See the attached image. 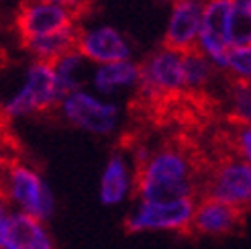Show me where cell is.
Listing matches in <instances>:
<instances>
[{
  "instance_id": "9a60e30c",
  "label": "cell",
  "mask_w": 251,
  "mask_h": 249,
  "mask_svg": "<svg viewBox=\"0 0 251 249\" xmlns=\"http://www.w3.org/2000/svg\"><path fill=\"white\" fill-rule=\"evenodd\" d=\"M78 33H80V23L72 25V27L45 35V37H35V39L21 41L23 51L31 57V61H45V64H53L66 53L74 51L78 43Z\"/></svg>"
},
{
  "instance_id": "e0dca14e",
  "label": "cell",
  "mask_w": 251,
  "mask_h": 249,
  "mask_svg": "<svg viewBox=\"0 0 251 249\" xmlns=\"http://www.w3.org/2000/svg\"><path fill=\"white\" fill-rule=\"evenodd\" d=\"M235 12V0H206L202 12V33L229 43V27Z\"/></svg>"
},
{
  "instance_id": "52a82bcc",
  "label": "cell",
  "mask_w": 251,
  "mask_h": 249,
  "mask_svg": "<svg viewBox=\"0 0 251 249\" xmlns=\"http://www.w3.org/2000/svg\"><path fill=\"white\" fill-rule=\"evenodd\" d=\"M76 49L90 66H104L133 59V45L121 29L106 23L80 25Z\"/></svg>"
},
{
  "instance_id": "9c48e42d",
  "label": "cell",
  "mask_w": 251,
  "mask_h": 249,
  "mask_svg": "<svg viewBox=\"0 0 251 249\" xmlns=\"http://www.w3.org/2000/svg\"><path fill=\"white\" fill-rule=\"evenodd\" d=\"M208 198H215L237 210H251V166L233 157L217 168L208 182Z\"/></svg>"
},
{
  "instance_id": "8fae6325",
  "label": "cell",
  "mask_w": 251,
  "mask_h": 249,
  "mask_svg": "<svg viewBox=\"0 0 251 249\" xmlns=\"http://www.w3.org/2000/svg\"><path fill=\"white\" fill-rule=\"evenodd\" d=\"M204 2L198 0H172L168 25L164 33V45L180 53L194 51L198 37L202 33Z\"/></svg>"
},
{
  "instance_id": "2e32d148",
  "label": "cell",
  "mask_w": 251,
  "mask_h": 249,
  "mask_svg": "<svg viewBox=\"0 0 251 249\" xmlns=\"http://www.w3.org/2000/svg\"><path fill=\"white\" fill-rule=\"evenodd\" d=\"M51 66L55 72L59 90L64 96L86 88V82H90L92 66L84 59V55L78 51V49H74V51L66 53L64 57H59Z\"/></svg>"
},
{
  "instance_id": "5bb4252c",
  "label": "cell",
  "mask_w": 251,
  "mask_h": 249,
  "mask_svg": "<svg viewBox=\"0 0 251 249\" xmlns=\"http://www.w3.org/2000/svg\"><path fill=\"white\" fill-rule=\"evenodd\" d=\"M243 213L229 204H225L215 198H204L202 202L196 204L192 229L206 237H223V235H231L241 225Z\"/></svg>"
},
{
  "instance_id": "5b68a950",
  "label": "cell",
  "mask_w": 251,
  "mask_h": 249,
  "mask_svg": "<svg viewBox=\"0 0 251 249\" xmlns=\"http://www.w3.org/2000/svg\"><path fill=\"white\" fill-rule=\"evenodd\" d=\"M184 88V53L161 45L141 61V84L137 92L143 98L172 96Z\"/></svg>"
},
{
  "instance_id": "6da1fadb",
  "label": "cell",
  "mask_w": 251,
  "mask_h": 249,
  "mask_svg": "<svg viewBox=\"0 0 251 249\" xmlns=\"http://www.w3.org/2000/svg\"><path fill=\"white\" fill-rule=\"evenodd\" d=\"M137 196L145 202H172L192 198V164L176 147L157 149L137 168Z\"/></svg>"
},
{
  "instance_id": "277c9868",
  "label": "cell",
  "mask_w": 251,
  "mask_h": 249,
  "mask_svg": "<svg viewBox=\"0 0 251 249\" xmlns=\"http://www.w3.org/2000/svg\"><path fill=\"white\" fill-rule=\"evenodd\" d=\"M6 200L25 215L49 221L55 213V196L49 184L35 168L23 161H10L4 172Z\"/></svg>"
},
{
  "instance_id": "7a4b0ae2",
  "label": "cell",
  "mask_w": 251,
  "mask_h": 249,
  "mask_svg": "<svg viewBox=\"0 0 251 249\" xmlns=\"http://www.w3.org/2000/svg\"><path fill=\"white\" fill-rule=\"evenodd\" d=\"M61 100L64 94L59 90L53 66L45 61H31L23 74L19 88L2 102V115L8 121H17L53 110Z\"/></svg>"
},
{
  "instance_id": "d6986e66",
  "label": "cell",
  "mask_w": 251,
  "mask_h": 249,
  "mask_svg": "<svg viewBox=\"0 0 251 249\" xmlns=\"http://www.w3.org/2000/svg\"><path fill=\"white\" fill-rule=\"evenodd\" d=\"M227 106L229 117L237 123V127H251V84L233 82Z\"/></svg>"
},
{
  "instance_id": "603a6c76",
  "label": "cell",
  "mask_w": 251,
  "mask_h": 249,
  "mask_svg": "<svg viewBox=\"0 0 251 249\" xmlns=\"http://www.w3.org/2000/svg\"><path fill=\"white\" fill-rule=\"evenodd\" d=\"M49 2H55V4H59V6H64V8L72 10V12H76V15H80V12L86 10L88 6L94 2V0H49Z\"/></svg>"
},
{
  "instance_id": "7402d4cb",
  "label": "cell",
  "mask_w": 251,
  "mask_h": 249,
  "mask_svg": "<svg viewBox=\"0 0 251 249\" xmlns=\"http://www.w3.org/2000/svg\"><path fill=\"white\" fill-rule=\"evenodd\" d=\"M233 143H235L237 157L251 166V127H237Z\"/></svg>"
},
{
  "instance_id": "ffe728a7",
  "label": "cell",
  "mask_w": 251,
  "mask_h": 249,
  "mask_svg": "<svg viewBox=\"0 0 251 249\" xmlns=\"http://www.w3.org/2000/svg\"><path fill=\"white\" fill-rule=\"evenodd\" d=\"M227 76L235 82L251 84V45L233 47L229 53V66Z\"/></svg>"
},
{
  "instance_id": "44dd1931",
  "label": "cell",
  "mask_w": 251,
  "mask_h": 249,
  "mask_svg": "<svg viewBox=\"0 0 251 249\" xmlns=\"http://www.w3.org/2000/svg\"><path fill=\"white\" fill-rule=\"evenodd\" d=\"M229 45L231 49L251 45V12L237 4H235V12L229 27Z\"/></svg>"
},
{
  "instance_id": "cb8c5ba5",
  "label": "cell",
  "mask_w": 251,
  "mask_h": 249,
  "mask_svg": "<svg viewBox=\"0 0 251 249\" xmlns=\"http://www.w3.org/2000/svg\"><path fill=\"white\" fill-rule=\"evenodd\" d=\"M235 4H237V6H241V8H245V10H249V12H251V0H235Z\"/></svg>"
},
{
  "instance_id": "8992f818",
  "label": "cell",
  "mask_w": 251,
  "mask_h": 249,
  "mask_svg": "<svg viewBox=\"0 0 251 249\" xmlns=\"http://www.w3.org/2000/svg\"><path fill=\"white\" fill-rule=\"evenodd\" d=\"M196 202L192 198L172 202H145L139 200L125 219L127 233L147 231H184L192 227Z\"/></svg>"
},
{
  "instance_id": "30bf717a",
  "label": "cell",
  "mask_w": 251,
  "mask_h": 249,
  "mask_svg": "<svg viewBox=\"0 0 251 249\" xmlns=\"http://www.w3.org/2000/svg\"><path fill=\"white\" fill-rule=\"evenodd\" d=\"M0 249H55L45 223L21 210L0 213Z\"/></svg>"
},
{
  "instance_id": "ba28073f",
  "label": "cell",
  "mask_w": 251,
  "mask_h": 249,
  "mask_svg": "<svg viewBox=\"0 0 251 249\" xmlns=\"http://www.w3.org/2000/svg\"><path fill=\"white\" fill-rule=\"evenodd\" d=\"M78 17L76 12L49 0H25L15 15V29L21 41H27L78 25Z\"/></svg>"
},
{
  "instance_id": "3957f363",
  "label": "cell",
  "mask_w": 251,
  "mask_h": 249,
  "mask_svg": "<svg viewBox=\"0 0 251 249\" xmlns=\"http://www.w3.org/2000/svg\"><path fill=\"white\" fill-rule=\"evenodd\" d=\"M57 115L74 129L96 137H108L119 129L123 110L110 98L82 88L64 96V100L57 106Z\"/></svg>"
},
{
  "instance_id": "4fadbf2b",
  "label": "cell",
  "mask_w": 251,
  "mask_h": 249,
  "mask_svg": "<svg viewBox=\"0 0 251 249\" xmlns=\"http://www.w3.org/2000/svg\"><path fill=\"white\" fill-rule=\"evenodd\" d=\"M137 188V176H133L131 164L125 153H110L100 174L98 198L104 206H119L129 198V194Z\"/></svg>"
},
{
  "instance_id": "7c38bea8",
  "label": "cell",
  "mask_w": 251,
  "mask_h": 249,
  "mask_svg": "<svg viewBox=\"0 0 251 249\" xmlns=\"http://www.w3.org/2000/svg\"><path fill=\"white\" fill-rule=\"evenodd\" d=\"M90 90L104 98H115L119 94L137 90L141 84V64L135 59L115 61V64L92 66L90 72Z\"/></svg>"
},
{
  "instance_id": "ac0fdd59",
  "label": "cell",
  "mask_w": 251,
  "mask_h": 249,
  "mask_svg": "<svg viewBox=\"0 0 251 249\" xmlns=\"http://www.w3.org/2000/svg\"><path fill=\"white\" fill-rule=\"evenodd\" d=\"M217 72L219 70L196 49L184 53V88L188 92H202Z\"/></svg>"
},
{
  "instance_id": "d4e9b609",
  "label": "cell",
  "mask_w": 251,
  "mask_h": 249,
  "mask_svg": "<svg viewBox=\"0 0 251 249\" xmlns=\"http://www.w3.org/2000/svg\"><path fill=\"white\" fill-rule=\"evenodd\" d=\"M198 2H206V0H198Z\"/></svg>"
}]
</instances>
